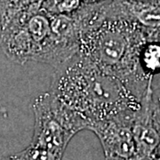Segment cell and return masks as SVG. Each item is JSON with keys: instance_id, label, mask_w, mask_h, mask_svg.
Wrapping results in <instances>:
<instances>
[{"instance_id": "6da1fadb", "label": "cell", "mask_w": 160, "mask_h": 160, "mask_svg": "<svg viewBox=\"0 0 160 160\" xmlns=\"http://www.w3.org/2000/svg\"><path fill=\"white\" fill-rule=\"evenodd\" d=\"M50 92L88 123L111 118L142 105L118 78L98 68L78 52L56 69ZM87 126V128H88Z\"/></svg>"}, {"instance_id": "7a4b0ae2", "label": "cell", "mask_w": 160, "mask_h": 160, "mask_svg": "<svg viewBox=\"0 0 160 160\" xmlns=\"http://www.w3.org/2000/svg\"><path fill=\"white\" fill-rule=\"evenodd\" d=\"M149 40H158V36L136 23L110 15L107 5L106 18L81 35L78 52L122 80L142 99L154 80L145 77L139 62L141 49Z\"/></svg>"}, {"instance_id": "3957f363", "label": "cell", "mask_w": 160, "mask_h": 160, "mask_svg": "<svg viewBox=\"0 0 160 160\" xmlns=\"http://www.w3.org/2000/svg\"><path fill=\"white\" fill-rule=\"evenodd\" d=\"M50 45L51 16L40 8L26 12L1 27L0 46L6 57L13 62L47 64Z\"/></svg>"}, {"instance_id": "277c9868", "label": "cell", "mask_w": 160, "mask_h": 160, "mask_svg": "<svg viewBox=\"0 0 160 160\" xmlns=\"http://www.w3.org/2000/svg\"><path fill=\"white\" fill-rule=\"evenodd\" d=\"M32 109L35 126L30 145L46 149L62 158L75 134L87 130V121L61 102L50 91L36 98Z\"/></svg>"}, {"instance_id": "5b68a950", "label": "cell", "mask_w": 160, "mask_h": 160, "mask_svg": "<svg viewBox=\"0 0 160 160\" xmlns=\"http://www.w3.org/2000/svg\"><path fill=\"white\" fill-rule=\"evenodd\" d=\"M139 109L98 120L88 126L87 130L92 132L102 144L105 160L134 159L136 147L132 124Z\"/></svg>"}, {"instance_id": "8992f818", "label": "cell", "mask_w": 160, "mask_h": 160, "mask_svg": "<svg viewBox=\"0 0 160 160\" xmlns=\"http://www.w3.org/2000/svg\"><path fill=\"white\" fill-rule=\"evenodd\" d=\"M108 12L136 23L158 36L160 31V0H109Z\"/></svg>"}, {"instance_id": "52a82bcc", "label": "cell", "mask_w": 160, "mask_h": 160, "mask_svg": "<svg viewBox=\"0 0 160 160\" xmlns=\"http://www.w3.org/2000/svg\"><path fill=\"white\" fill-rule=\"evenodd\" d=\"M140 67L149 79L160 75V41L149 40L141 49L139 57Z\"/></svg>"}, {"instance_id": "ba28073f", "label": "cell", "mask_w": 160, "mask_h": 160, "mask_svg": "<svg viewBox=\"0 0 160 160\" xmlns=\"http://www.w3.org/2000/svg\"><path fill=\"white\" fill-rule=\"evenodd\" d=\"M43 0H0V26L26 12L39 9Z\"/></svg>"}, {"instance_id": "9c48e42d", "label": "cell", "mask_w": 160, "mask_h": 160, "mask_svg": "<svg viewBox=\"0 0 160 160\" xmlns=\"http://www.w3.org/2000/svg\"><path fill=\"white\" fill-rule=\"evenodd\" d=\"M82 0H43L40 9L50 16L69 15L82 6Z\"/></svg>"}, {"instance_id": "30bf717a", "label": "cell", "mask_w": 160, "mask_h": 160, "mask_svg": "<svg viewBox=\"0 0 160 160\" xmlns=\"http://www.w3.org/2000/svg\"><path fill=\"white\" fill-rule=\"evenodd\" d=\"M22 160H62V158L46 149L29 145L19 153Z\"/></svg>"}, {"instance_id": "8fae6325", "label": "cell", "mask_w": 160, "mask_h": 160, "mask_svg": "<svg viewBox=\"0 0 160 160\" xmlns=\"http://www.w3.org/2000/svg\"><path fill=\"white\" fill-rule=\"evenodd\" d=\"M0 160H22V158H21L20 154L12 155V156H10V157H6V158H0Z\"/></svg>"}, {"instance_id": "7c38bea8", "label": "cell", "mask_w": 160, "mask_h": 160, "mask_svg": "<svg viewBox=\"0 0 160 160\" xmlns=\"http://www.w3.org/2000/svg\"><path fill=\"white\" fill-rule=\"evenodd\" d=\"M151 157L156 158V159L160 160V143L158 144V146L157 147V149H155V151L153 152V154H152Z\"/></svg>"}, {"instance_id": "4fadbf2b", "label": "cell", "mask_w": 160, "mask_h": 160, "mask_svg": "<svg viewBox=\"0 0 160 160\" xmlns=\"http://www.w3.org/2000/svg\"><path fill=\"white\" fill-rule=\"evenodd\" d=\"M103 1H109V0H82L84 4H92V3H99Z\"/></svg>"}, {"instance_id": "5bb4252c", "label": "cell", "mask_w": 160, "mask_h": 160, "mask_svg": "<svg viewBox=\"0 0 160 160\" xmlns=\"http://www.w3.org/2000/svg\"><path fill=\"white\" fill-rule=\"evenodd\" d=\"M146 160H158V159H156V158H152V157H150L149 158H148V159H146Z\"/></svg>"}, {"instance_id": "9a60e30c", "label": "cell", "mask_w": 160, "mask_h": 160, "mask_svg": "<svg viewBox=\"0 0 160 160\" xmlns=\"http://www.w3.org/2000/svg\"><path fill=\"white\" fill-rule=\"evenodd\" d=\"M158 41H160V31H159V34H158Z\"/></svg>"}]
</instances>
